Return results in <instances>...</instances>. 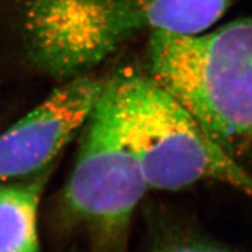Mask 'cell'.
<instances>
[{
    "label": "cell",
    "mask_w": 252,
    "mask_h": 252,
    "mask_svg": "<svg viewBox=\"0 0 252 252\" xmlns=\"http://www.w3.org/2000/svg\"><path fill=\"white\" fill-rule=\"evenodd\" d=\"M145 71L252 169V14L208 33L151 32Z\"/></svg>",
    "instance_id": "obj_1"
},
{
    "label": "cell",
    "mask_w": 252,
    "mask_h": 252,
    "mask_svg": "<svg viewBox=\"0 0 252 252\" xmlns=\"http://www.w3.org/2000/svg\"><path fill=\"white\" fill-rule=\"evenodd\" d=\"M126 139L150 190L176 191L216 182L252 201V169L223 149L145 70L109 75Z\"/></svg>",
    "instance_id": "obj_2"
},
{
    "label": "cell",
    "mask_w": 252,
    "mask_h": 252,
    "mask_svg": "<svg viewBox=\"0 0 252 252\" xmlns=\"http://www.w3.org/2000/svg\"><path fill=\"white\" fill-rule=\"evenodd\" d=\"M63 200L99 252H126L134 213L150 190L126 139L109 76L81 128Z\"/></svg>",
    "instance_id": "obj_3"
},
{
    "label": "cell",
    "mask_w": 252,
    "mask_h": 252,
    "mask_svg": "<svg viewBox=\"0 0 252 252\" xmlns=\"http://www.w3.org/2000/svg\"><path fill=\"white\" fill-rule=\"evenodd\" d=\"M25 54L60 81L91 70L149 30L139 0H15Z\"/></svg>",
    "instance_id": "obj_4"
},
{
    "label": "cell",
    "mask_w": 252,
    "mask_h": 252,
    "mask_svg": "<svg viewBox=\"0 0 252 252\" xmlns=\"http://www.w3.org/2000/svg\"><path fill=\"white\" fill-rule=\"evenodd\" d=\"M104 77L82 75L63 83L0 134V184L53 167L93 109Z\"/></svg>",
    "instance_id": "obj_5"
},
{
    "label": "cell",
    "mask_w": 252,
    "mask_h": 252,
    "mask_svg": "<svg viewBox=\"0 0 252 252\" xmlns=\"http://www.w3.org/2000/svg\"><path fill=\"white\" fill-rule=\"evenodd\" d=\"M52 168L0 184V252H39L37 210Z\"/></svg>",
    "instance_id": "obj_6"
},
{
    "label": "cell",
    "mask_w": 252,
    "mask_h": 252,
    "mask_svg": "<svg viewBox=\"0 0 252 252\" xmlns=\"http://www.w3.org/2000/svg\"><path fill=\"white\" fill-rule=\"evenodd\" d=\"M151 32L200 34L216 23L235 0H139Z\"/></svg>",
    "instance_id": "obj_7"
},
{
    "label": "cell",
    "mask_w": 252,
    "mask_h": 252,
    "mask_svg": "<svg viewBox=\"0 0 252 252\" xmlns=\"http://www.w3.org/2000/svg\"><path fill=\"white\" fill-rule=\"evenodd\" d=\"M156 217L151 223L147 252H238L185 220Z\"/></svg>",
    "instance_id": "obj_8"
}]
</instances>
